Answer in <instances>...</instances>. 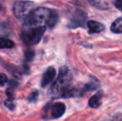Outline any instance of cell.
Returning a JSON list of instances; mask_svg holds the SVG:
<instances>
[{"label": "cell", "instance_id": "cell-10", "mask_svg": "<svg viewBox=\"0 0 122 121\" xmlns=\"http://www.w3.org/2000/svg\"><path fill=\"white\" fill-rule=\"evenodd\" d=\"M14 46L15 43L12 40L0 37V49H11L13 48Z\"/></svg>", "mask_w": 122, "mask_h": 121}, {"label": "cell", "instance_id": "cell-4", "mask_svg": "<svg viewBox=\"0 0 122 121\" xmlns=\"http://www.w3.org/2000/svg\"><path fill=\"white\" fill-rule=\"evenodd\" d=\"M34 3L31 1H23L18 0L13 4V13L18 19H25L32 11Z\"/></svg>", "mask_w": 122, "mask_h": 121}, {"label": "cell", "instance_id": "cell-17", "mask_svg": "<svg viewBox=\"0 0 122 121\" xmlns=\"http://www.w3.org/2000/svg\"><path fill=\"white\" fill-rule=\"evenodd\" d=\"M0 8H1V5H0Z\"/></svg>", "mask_w": 122, "mask_h": 121}, {"label": "cell", "instance_id": "cell-5", "mask_svg": "<svg viewBox=\"0 0 122 121\" xmlns=\"http://www.w3.org/2000/svg\"><path fill=\"white\" fill-rule=\"evenodd\" d=\"M55 77H56V70L52 66H50V67L47 69V71L44 72L43 76H42V82H41L42 87L45 88L49 84H51L54 81Z\"/></svg>", "mask_w": 122, "mask_h": 121}, {"label": "cell", "instance_id": "cell-3", "mask_svg": "<svg viewBox=\"0 0 122 121\" xmlns=\"http://www.w3.org/2000/svg\"><path fill=\"white\" fill-rule=\"evenodd\" d=\"M71 73L67 68L63 67L60 70L58 77L51 88V91L53 95H58L61 96V94L69 88V85L71 81Z\"/></svg>", "mask_w": 122, "mask_h": 121}, {"label": "cell", "instance_id": "cell-11", "mask_svg": "<svg viewBox=\"0 0 122 121\" xmlns=\"http://www.w3.org/2000/svg\"><path fill=\"white\" fill-rule=\"evenodd\" d=\"M111 29L115 33H122V18H118L111 25Z\"/></svg>", "mask_w": 122, "mask_h": 121}, {"label": "cell", "instance_id": "cell-6", "mask_svg": "<svg viewBox=\"0 0 122 121\" xmlns=\"http://www.w3.org/2000/svg\"><path fill=\"white\" fill-rule=\"evenodd\" d=\"M66 111V106L61 102H56L51 105V115L52 118L57 119L63 115Z\"/></svg>", "mask_w": 122, "mask_h": 121}, {"label": "cell", "instance_id": "cell-8", "mask_svg": "<svg viewBox=\"0 0 122 121\" xmlns=\"http://www.w3.org/2000/svg\"><path fill=\"white\" fill-rule=\"evenodd\" d=\"M101 98H102V92H98L97 95H93L90 99L89 105L92 108H97L101 104Z\"/></svg>", "mask_w": 122, "mask_h": 121}, {"label": "cell", "instance_id": "cell-7", "mask_svg": "<svg viewBox=\"0 0 122 121\" xmlns=\"http://www.w3.org/2000/svg\"><path fill=\"white\" fill-rule=\"evenodd\" d=\"M90 33H97L104 30V25L96 21H89L87 23Z\"/></svg>", "mask_w": 122, "mask_h": 121}, {"label": "cell", "instance_id": "cell-15", "mask_svg": "<svg viewBox=\"0 0 122 121\" xmlns=\"http://www.w3.org/2000/svg\"><path fill=\"white\" fill-rule=\"evenodd\" d=\"M37 95H38V94H37V91L32 93L30 96H29V101H30V102L36 101V100H37Z\"/></svg>", "mask_w": 122, "mask_h": 121}, {"label": "cell", "instance_id": "cell-12", "mask_svg": "<svg viewBox=\"0 0 122 121\" xmlns=\"http://www.w3.org/2000/svg\"><path fill=\"white\" fill-rule=\"evenodd\" d=\"M57 21H58L57 13H56L55 11H52V12H51V17H50L48 22H47V26L49 27V28H53V27L56 24Z\"/></svg>", "mask_w": 122, "mask_h": 121}, {"label": "cell", "instance_id": "cell-16", "mask_svg": "<svg viewBox=\"0 0 122 121\" xmlns=\"http://www.w3.org/2000/svg\"><path fill=\"white\" fill-rule=\"evenodd\" d=\"M116 6L117 8L122 10V0H116Z\"/></svg>", "mask_w": 122, "mask_h": 121}, {"label": "cell", "instance_id": "cell-13", "mask_svg": "<svg viewBox=\"0 0 122 121\" xmlns=\"http://www.w3.org/2000/svg\"><path fill=\"white\" fill-rule=\"evenodd\" d=\"M34 56H35V54H34V52L32 50L27 51V52H25V58H26V61H32V59H33Z\"/></svg>", "mask_w": 122, "mask_h": 121}, {"label": "cell", "instance_id": "cell-2", "mask_svg": "<svg viewBox=\"0 0 122 121\" xmlns=\"http://www.w3.org/2000/svg\"><path fill=\"white\" fill-rule=\"evenodd\" d=\"M47 27L43 26H34L24 28L22 32V40L27 46H32L37 44L42 39L44 32H46Z\"/></svg>", "mask_w": 122, "mask_h": 121}, {"label": "cell", "instance_id": "cell-14", "mask_svg": "<svg viewBox=\"0 0 122 121\" xmlns=\"http://www.w3.org/2000/svg\"><path fill=\"white\" fill-rule=\"evenodd\" d=\"M8 76H6L5 74L3 73H0V86H3L8 82Z\"/></svg>", "mask_w": 122, "mask_h": 121}, {"label": "cell", "instance_id": "cell-9", "mask_svg": "<svg viewBox=\"0 0 122 121\" xmlns=\"http://www.w3.org/2000/svg\"><path fill=\"white\" fill-rule=\"evenodd\" d=\"M85 21V15L82 12H78L77 13H76L74 18L71 21L72 27H77V26H81V25H83V23Z\"/></svg>", "mask_w": 122, "mask_h": 121}, {"label": "cell", "instance_id": "cell-1", "mask_svg": "<svg viewBox=\"0 0 122 121\" xmlns=\"http://www.w3.org/2000/svg\"><path fill=\"white\" fill-rule=\"evenodd\" d=\"M52 10L46 8H37L33 9L30 14L24 19L23 26L24 28L34 26H43L42 24L47 25Z\"/></svg>", "mask_w": 122, "mask_h": 121}]
</instances>
